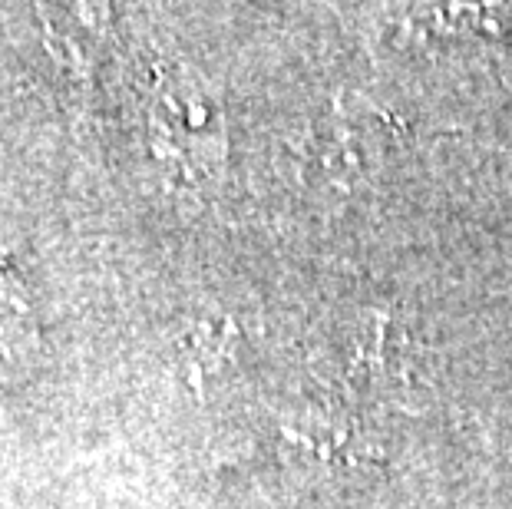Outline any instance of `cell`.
Instances as JSON below:
<instances>
[{
  "label": "cell",
  "instance_id": "1",
  "mask_svg": "<svg viewBox=\"0 0 512 509\" xmlns=\"http://www.w3.org/2000/svg\"><path fill=\"white\" fill-rule=\"evenodd\" d=\"M149 156L179 192H205L228 162V119L219 90L195 67L162 73L146 110Z\"/></svg>",
  "mask_w": 512,
  "mask_h": 509
},
{
  "label": "cell",
  "instance_id": "2",
  "mask_svg": "<svg viewBox=\"0 0 512 509\" xmlns=\"http://www.w3.org/2000/svg\"><path fill=\"white\" fill-rule=\"evenodd\" d=\"M37 354V314L24 281L0 262V377L24 374Z\"/></svg>",
  "mask_w": 512,
  "mask_h": 509
}]
</instances>
